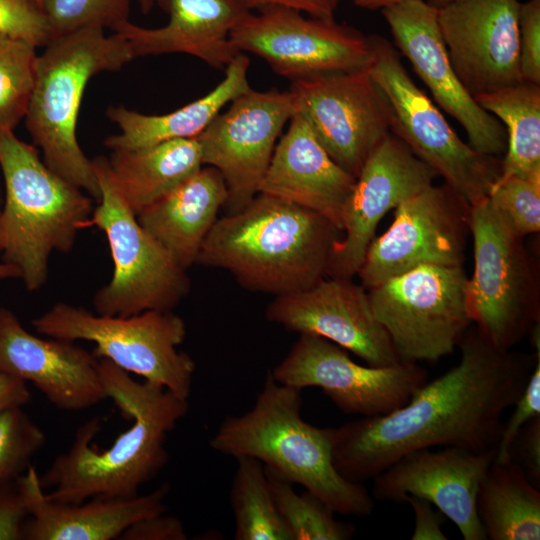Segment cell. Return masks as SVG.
I'll return each mask as SVG.
<instances>
[{
    "label": "cell",
    "instance_id": "22",
    "mask_svg": "<svg viewBox=\"0 0 540 540\" xmlns=\"http://www.w3.org/2000/svg\"><path fill=\"white\" fill-rule=\"evenodd\" d=\"M0 372L31 382L55 407L89 409L106 399L99 358L74 341L42 339L0 308Z\"/></svg>",
    "mask_w": 540,
    "mask_h": 540
},
{
    "label": "cell",
    "instance_id": "49",
    "mask_svg": "<svg viewBox=\"0 0 540 540\" xmlns=\"http://www.w3.org/2000/svg\"><path fill=\"white\" fill-rule=\"evenodd\" d=\"M453 1H456V0H428L427 2L436 7V8H441V7H444L446 6L447 4L453 2Z\"/></svg>",
    "mask_w": 540,
    "mask_h": 540
},
{
    "label": "cell",
    "instance_id": "50",
    "mask_svg": "<svg viewBox=\"0 0 540 540\" xmlns=\"http://www.w3.org/2000/svg\"><path fill=\"white\" fill-rule=\"evenodd\" d=\"M3 197L0 189V220H1V214H2V208H3ZM0 259H1V241H0Z\"/></svg>",
    "mask_w": 540,
    "mask_h": 540
},
{
    "label": "cell",
    "instance_id": "5",
    "mask_svg": "<svg viewBox=\"0 0 540 540\" xmlns=\"http://www.w3.org/2000/svg\"><path fill=\"white\" fill-rule=\"evenodd\" d=\"M0 167L5 181L1 260L19 270L27 290L36 291L48 278L51 253H69L78 232L88 227L93 199L7 128H0Z\"/></svg>",
    "mask_w": 540,
    "mask_h": 540
},
{
    "label": "cell",
    "instance_id": "3",
    "mask_svg": "<svg viewBox=\"0 0 540 540\" xmlns=\"http://www.w3.org/2000/svg\"><path fill=\"white\" fill-rule=\"evenodd\" d=\"M341 233L317 212L258 193L241 211L215 221L196 263L230 272L251 291L279 296L327 276Z\"/></svg>",
    "mask_w": 540,
    "mask_h": 540
},
{
    "label": "cell",
    "instance_id": "21",
    "mask_svg": "<svg viewBox=\"0 0 540 540\" xmlns=\"http://www.w3.org/2000/svg\"><path fill=\"white\" fill-rule=\"evenodd\" d=\"M495 453L455 446L409 452L373 478L372 497L394 503L409 496L423 498L451 520L465 540H485L476 498Z\"/></svg>",
    "mask_w": 540,
    "mask_h": 540
},
{
    "label": "cell",
    "instance_id": "20",
    "mask_svg": "<svg viewBox=\"0 0 540 540\" xmlns=\"http://www.w3.org/2000/svg\"><path fill=\"white\" fill-rule=\"evenodd\" d=\"M266 318L287 330L323 337L372 367L401 362L372 311L367 289L352 278L326 276L310 288L275 296Z\"/></svg>",
    "mask_w": 540,
    "mask_h": 540
},
{
    "label": "cell",
    "instance_id": "26",
    "mask_svg": "<svg viewBox=\"0 0 540 540\" xmlns=\"http://www.w3.org/2000/svg\"><path fill=\"white\" fill-rule=\"evenodd\" d=\"M227 197V187L219 171L211 166L201 167L143 209L137 219L187 271L196 263Z\"/></svg>",
    "mask_w": 540,
    "mask_h": 540
},
{
    "label": "cell",
    "instance_id": "11",
    "mask_svg": "<svg viewBox=\"0 0 540 540\" xmlns=\"http://www.w3.org/2000/svg\"><path fill=\"white\" fill-rule=\"evenodd\" d=\"M463 266L421 265L368 289L372 311L401 362L451 354L471 326Z\"/></svg>",
    "mask_w": 540,
    "mask_h": 540
},
{
    "label": "cell",
    "instance_id": "19",
    "mask_svg": "<svg viewBox=\"0 0 540 540\" xmlns=\"http://www.w3.org/2000/svg\"><path fill=\"white\" fill-rule=\"evenodd\" d=\"M437 174L390 132L372 151L356 177L342 216L327 276L353 278L381 219L433 184Z\"/></svg>",
    "mask_w": 540,
    "mask_h": 540
},
{
    "label": "cell",
    "instance_id": "36",
    "mask_svg": "<svg viewBox=\"0 0 540 540\" xmlns=\"http://www.w3.org/2000/svg\"><path fill=\"white\" fill-rule=\"evenodd\" d=\"M488 198L513 232L524 238L540 230V178L497 180Z\"/></svg>",
    "mask_w": 540,
    "mask_h": 540
},
{
    "label": "cell",
    "instance_id": "16",
    "mask_svg": "<svg viewBox=\"0 0 540 540\" xmlns=\"http://www.w3.org/2000/svg\"><path fill=\"white\" fill-rule=\"evenodd\" d=\"M195 138L203 165L222 175L226 214L245 208L259 193L276 141L296 108L290 91L248 90Z\"/></svg>",
    "mask_w": 540,
    "mask_h": 540
},
{
    "label": "cell",
    "instance_id": "30",
    "mask_svg": "<svg viewBox=\"0 0 540 540\" xmlns=\"http://www.w3.org/2000/svg\"><path fill=\"white\" fill-rule=\"evenodd\" d=\"M474 99L506 129L507 147L498 180L540 178V85L523 80Z\"/></svg>",
    "mask_w": 540,
    "mask_h": 540
},
{
    "label": "cell",
    "instance_id": "40",
    "mask_svg": "<svg viewBox=\"0 0 540 540\" xmlns=\"http://www.w3.org/2000/svg\"><path fill=\"white\" fill-rule=\"evenodd\" d=\"M21 477L14 482L0 484V540H22L29 510Z\"/></svg>",
    "mask_w": 540,
    "mask_h": 540
},
{
    "label": "cell",
    "instance_id": "24",
    "mask_svg": "<svg viewBox=\"0 0 540 540\" xmlns=\"http://www.w3.org/2000/svg\"><path fill=\"white\" fill-rule=\"evenodd\" d=\"M169 17L159 28L129 20L112 31L123 38L134 57L185 53L216 69H225L240 53L231 31L251 12L239 0H155Z\"/></svg>",
    "mask_w": 540,
    "mask_h": 540
},
{
    "label": "cell",
    "instance_id": "7",
    "mask_svg": "<svg viewBox=\"0 0 540 540\" xmlns=\"http://www.w3.org/2000/svg\"><path fill=\"white\" fill-rule=\"evenodd\" d=\"M474 273L468 280L472 322L497 349L511 350L540 324L536 262L489 198L470 206Z\"/></svg>",
    "mask_w": 540,
    "mask_h": 540
},
{
    "label": "cell",
    "instance_id": "33",
    "mask_svg": "<svg viewBox=\"0 0 540 540\" xmlns=\"http://www.w3.org/2000/svg\"><path fill=\"white\" fill-rule=\"evenodd\" d=\"M36 48L0 34V128L13 130L26 115L35 85Z\"/></svg>",
    "mask_w": 540,
    "mask_h": 540
},
{
    "label": "cell",
    "instance_id": "32",
    "mask_svg": "<svg viewBox=\"0 0 540 540\" xmlns=\"http://www.w3.org/2000/svg\"><path fill=\"white\" fill-rule=\"evenodd\" d=\"M269 487L292 540H347L355 527L335 519V512L305 490L298 494L292 483L265 468Z\"/></svg>",
    "mask_w": 540,
    "mask_h": 540
},
{
    "label": "cell",
    "instance_id": "10",
    "mask_svg": "<svg viewBox=\"0 0 540 540\" xmlns=\"http://www.w3.org/2000/svg\"><path fill=\"white\" fill-rule=\"evenodd\" d=\"M370 39L367 68L388 100L391 132L469 206L486 199L500 177L501 159L477 152L462 141L414 83L393 45L379 35Z\"/></svg>",
    "mask_w": 540,
    "mask_h": 540
},
{
    "label": "cell",
    "instance_id": "15",
    "mask_svg": "<svg viewBox=\"0 0 540 540\" xmlns=\"http://www.w3.org/2000/svg\"><path fill=\"white\" fill-rule=\"evenodd\" d=\"M289 91L328 155L355 178L391 132L388 100L368 68L295 80Z\"/></svg>",
    "mask_w": 540,
    "mask_h": 540
},
{
    "label": "cell",
    "instance_id": "42",
    "mask_svg": "<svg viewBox=\"0 0 540 540\" xmlns=\"http://www.w3.org/2000/svg\"><path fill=\"white\" fill-rule=\"evenodd\" d=\"M183 522L166 512L146 517L129 526L119 537L121 540H186Z\"/></svg>",
    "mask_w": 540,
    "mask_h": 540
},
{
    "label": "cell",
    "instance_id": "31",
    "mask_svg": "<svg viewBox=\"0 0 540 540\" xmlns=\"http://www.w3.org/2000/svg\"><path fill=\"white\" fill-rule=\"evenodd\" d=\"M230 502L235 540H292L272 496L264 465L249 456H239Z\"/></svg>",
    "mask_w": 540,
    "mask_h": 540
},
{
    "label": "cell",
    "instance_id": "18",
    "mask_svg": "<svg viewBox=\"0 0 540 540\" xmlns=\"http://www.w3.org/2000/svg\"><path fill=\"white\" fill-rule=\"evenodd\" d=\"M518 0H456L438 9L450 63L476 97L523 81L519 62Z\"/></svg>",
    "mask_w": 540,
    "mask_h": 540
},
{
    "label": "cell",
    "instance_id": "51",
    "mask_svg": "<svg viewBox=\"0 0 540 540\" xmlns=\"http://www.w3.org/2000/svg\"><path fill=\"white\" fill-rule=\"evenodd\" d=\"M39 2V0H37Z\"/></svg>",
    "mask_w": 540,
    "mask_h": 540
},
{
    "label": "cell",
    "instance_id": "44",
    "mask_svg": "<svg viewBox=\"0 0 540 540\" xmlns=\"http://www.w3.org/2000/svg\"><path fill=\"white\" fill-rule=\"evenodd\" d=\"M249 10L266 6H284L307 13L311 17L331 19L341 0H239Z\"/></svg>",
    "mask_w": 540,
    "mask_h": 540
},
{
    "label": "cell",
    "instance_id": "4",
    "mask_svg": "<svg viewBox=\"0 0 540 540\" xmlns=\"http://www.w3.org/2000/svg\"><path fill=\"white\" fill-rule=\"evenodd\" d=\"M301 391L277 382L269 372L251 409L227 416L211 438V448L234 458L257 459L337 514L370 515L372 495L334 467L331 428L316 427L301 417Z\"/></svg>",
    "mask_w": 540,
    "mask_h": 540
},
{
    "label": "cell",
    "instance_id": "14",
    "mask_svg": "<svg viewBox=\"0 0 540 540\" xmlns=\"http://www.w3.org/2000/svg\"><path fill=\"white\" fill-rule=\"evenodd\" d=\"M394 210L357 272L365 289L421 265L463 266L470 206L447 184H432Z\"/></svg>",
    "mask_w": 540,
    "mask_h": 540
},
{
    "label": "cell",
    "instance_id": "48",
    "mask_svg": "<svg viewBox=\"0 0 540 540\" xmlns=\"http://www.w3.org/2000/svg\"><path fill=\"white\" fill-rule=\"evenodd\" d=\"M136 1L143 14L150 13L153 6L155 5V0H136Z\"/></svg>",
    "mask_w": 540,
    "mask_h": 540
},
{
    "label": "cell",
    "instance_id": "2",
    "mask_svg": "<svg viewBox=\"0 0 540 540\" xmlns=\"http://www.w3.org/2000/svg\"><path fill=\"white\" fill-rule=\"evenodd\" d=\"M99 371L106 398L132 424L110 447L99 450L93 441L99 419L83 423L70 448L40 476L42 488H51L46 497L52 501L78 504L95 497L138 496L139 488L166 466L167 437L188 412V399L160 385L138 382L108 359L99 358Z\"/></svg>",
    "mask_w": 540,
    "mask_h": 540
},
{
    "label": "cell",
    "instance_id": "25",
    "mask_svg": "<svg viewBox=\"0 0 540 540\" xmlns=\"http://www.w3.org/2000/svg\"><path fill=\"white\" fill-rule=\"evenodd\" d=\"M29 515L22 540H112L135 522L166 512L170 487L133 498L95 497L78 504H64L46 497L40 476L31 466L21 477Z\"/></svg>",
    "mask_w": 540,
    "mask_h": 540
},
{
    "label": "cell",
    "instance_id": "38",
    "mask_svg": "<svg viewBox=\"0 0 540 540\" xmlns=\"http://www.w3.org/2000/svg\"><path fill=\"white\" fill-rule=\"evenodd\" d=\"M513 407L511 416L503 423L494 461L512 460L510 450L518 432L529 420L540 415V356Z\"/></svg>",
    "mask_w": 540,
    "mask_h": 540
},
{
    "label": "cell",
    "instance_id": "37",
    "mask_svg": "<svg viewBox=\"0 0 540 540\" xmlns=\"http://www.w3.org/2000/svg\"><path fill=\"white\" fill-rule=\"evenodd\" d=\"M0 34L46 46L52 33L37 0H0Z\"/></svg>",
    "mask_w": 540,
    "mask_h": 540
},
{
    "label": "cell",
    "instance_id": "1",
    "mask_svg": "<svg viewBox=\"0 0 540 540\" xmlns=\"http://www.w3.org/2000/svg\"><path fill=\"white\" fill-rule=\"evenodd\" d=\"M460 361L426 382L402 407L331 428L332 460L345 479H373L403 455L435 446L496 449L505 410L521 395L535 353L500 350L476 326L460 339Z\"/></svg>",
    "mask_w": 540,
    "mask_h": 540
},
{
    "label": "cell",
    "instance_id": "39",
    "mask_svg": "<svg viewBox=\"0 0 540 540\" xmlns=\"http://www.w3.org/2000/svg\"><path fill=\"white\" fill-rule=\"evenodd\" d=\"M518 31L522 79L540 85V0L520 3Z\"/></svg>",
    "mask_w": 540,
    "mask_h": 540
},
{
    "label": "cell",
    "instance_id": "8",
    "mask_svg": "<svg viewBox=\"0 0 540 540\" xmlns=\"http://www.w3.org/2000/svg\"><path fill=\"white\" fill-rule=\"evenodd\" d=\"M32 325L37 333L51 338L93 342L97 357L189 398L196 365L178 350L186 337V325L172 310L119 317L58 302L34 318Z\"/></svg>",
    "mask_w": 540,
    "mask_h": 540
},
{
    "label": "cell",
    "instance_id": "35",
    "mask_svg": "<svg viewBox=\"0 0 540 540\" xmlns=\"http://www.w3.org/2000/svg\"><path fill=\"white\" fill-rule=\"evenodd\" d=\"M39 4L55 38L86 28L113 30L129 20L131 0H39Z\"/></svg>",
    "mask_w": 540,
    "mask_h": 540
},
{
    "label": "cell",
    "instance_id": "23",
    "mask_svg": "<svg viewBox=\"0 0 540 540\" xmlns=\"http://www.w3.org/2000/svg\"><path fill=\"white\" fill-rule=\"evenodd\" d=\"M355 181L333 161L296 111L275 146L259 193L317 212L342 231L343 211Z\"/></svg>",
    "mask_w": 540,
    "mask_h": 540
},
{
    "label": "cell",
    "instance_id": "28",
    "mask_svg": "<svg viewBox=\"0 0 540 540\" xmlns=\"http://www.w3.org/2000/svg\"><path fill=\"white\" fill-rule=\"evenodd\" d=\"M105 163L111 180L136 216L203 166L196 138L114 150Z\"/></svg>",
    "mask_w": 540,
    "mask_h": 540
},
{
    "label": "cell",
    "instance_id": "46",
    "mask_svg": "<svg viewBox=\"0 0 540 540\" xmlns=\"http://www.w3.org/2000/svg\"><path fill=\"white\" fill-rule=\"evenodd\" d=\"M356 6L369 10L384 9L408 0H351Z\"/></svg>",
    "mask_w": 540,
    "mask_h": 540
},
{
    "label": "cell",
    "instance_id": "12",
    "mask_svg": "<svg viewBox=\"0 0 540 540\" xmlns=\"http://www.w3.org/2000/svg\"><path fill=\"white\" fill-rule=\"evenodd\" d=\"M229 37L239 52L263 58L291 81L365 69L372 55L370 36L334 18H306L284 6L251 11Z\"/></svg>",
    "mask_w": 540,
    "mask_h": 540
},
{
    "label": "cell",
    "instance_id": "47",
    "mask_svg": "<svg viewBox=\"0 0 540 540\" xmlns=\"http://www.w3.org/2000/svg\"><path fill=\"white\" fill-rule=\"evenodd\" d=\"M9 278H20L19 270L10 264L0 262V280Z\"/></svg>",
    "mask_w": 540,
    "mask_h": 540
},
{
    "label": "cell",
    "instance_id": "43",
    "mask_svg": "<svg viewBox=\"0 0 540 540\" xmlns=\"http://www.w3.org/2000/svg\"><path fill=\"white\" fill-rule=\"evenodd\" d=\"M405 502L411 506L414 514L412 540H447L442 530L446 519L442 512L420 497L409 496Z\"/></svg>",
    "mask_w": 540,
    "mask_h": 540
},
{
    "label": "cell",
    "instance_id": "13",
    "mask_svg": "<svg viewBox=\"0 0 540 540\" xmlns=\"http://www.w3.org/2000/svg\"><path fill=\"white\" fill-rule=\"evenodd\" d=\"M270 372L277 382L290 387H318L343 413L362 417L402 407L428 379L419 363L362 366L339 345L304 333Z\"/></svg>",
    "mask_w": 540,
    "mask_h": 540
},
{
    "label": "cell",
    "instance_id": "6",
    "mask_svg": "<svg viewBox=\"0 0 540 540\" xmlns=\"http://www.w3.org/2000/svg\"><path fill=\"white\" fill-rule=\"evenodd\" d=\"M133 59L126 41L115 33L106 36L102 28L55 37L37 58L26 128L44 163L93 200L100 199L98 179L76 135L82 97L94 75L119 70Z\"/></svg>",
    "mask_w": 540,
    "mask_h": 540
},
{
    "label": "cell",
    "instance_id": "34",
    "mask_svg": "<svg viewBox=\"0 0 540 540\" xmlns=\"http://www.w3.org/2000/svg\"><path fill=\"white\" fill-rule=\"evenodd\" d=\"M45 443V432L21 406L1 411L0 484L14 482L23 476Z\"/></svg>",
    "mask_w": 540,
    "mask_h": 540
},
{
    "label": "cell",
    "instance_id": "45",
    "mask_svg": "<svg viewBox=\"0 0 540 540\" xmlns=\"http://www.w3.org/2000/svg\"><path fill=\"white\" fill-rule=\"evenodd\" d=\"M31 398L25 381L0 372V412L10 407H23Z\"/></svg>",
    "mask_w": 540,
    "mask_h": 540
},
{
    "label": "cell",
    "instance_id": "27",
    "mask_svg": "<svg viewBox=\"0 0 540 540\" xmlns=\"http://www.w3.org/2000/svg\"><path fill=\"white\" fill-rule=\"evenodd\" d=\"M248 68L249 58L238 53L225 68L224 79L212 91L167 114L146 115L121 105L109 106L107 117L120 133L106 138L105 146L112 151L133 150L174 139L195 138L227 103L251 89Z\"/></svg>",
    "mask_w": 540,
    "mask_h": 540
},
{
    "label": "cell",
    "instance_id": "41",
    "mask_svg": "<svg viewBox=\"0 0 540 540\" xmlns=\"http://www.w3.org/2000/svg\"><path fill=\"white\" fill-rule=\"evenodd\" d=\"M510 457L540 488V415L533 417L520 429L512 444Z\"/></svg>",
    "mask_w": 540,
    "mask_h": 540
},
{
    "label": "cell",
    "instance_id": "9",
    "mask_svg": "<svg viewBox=\"0 0 540 540\" xmlns=\"http://www.w3.org/2000/svg\"><path fill=\"white\" fill-rule=\"evenodd\" d=\"M92 162L100 199L88 226L105 234L114 264L111 280L93 297L95 312L128 317L149 310H173L190 291L186 270L141 226L111 180L105 157Z\"/></svg>",
    "mask_w": 540,
    "mask_h": 540
},
{
    "label": "cell",
    "instance_id": "29",
    "mask_svg": "<svg viewBox=\"0 0 540 540\" xmlns=\"http://www.w3.org/2000/svg\"><path fill=\"white\" fill-rule=\"evenodd\" d=\"M476 510L486 539H540V489L513 460H493L480 482Z\"/></svg>",
    "mask_w": 540,
    "mask_h": 540
},
{
    "label": "cell",
    "instance_id": "17",
    "mask_svg": "<svg viewBox=\"0 0 540 540\" xmlns=\"http://www.w3.org/2000/svg\"><path fill=\"white\" fill-rule=\"evenodd\" d=\"M381 12L396 48L410 61L436 103L463 127L469 145L485 155L503 156L506 129L476 102L457 77L439 31L438 8L424 0H408Z\"/></svg>",
    "mask_w": 540,
    "mask_h": 540
}]
</instances>
